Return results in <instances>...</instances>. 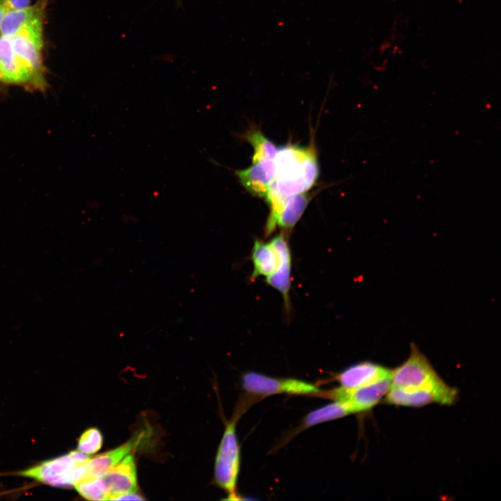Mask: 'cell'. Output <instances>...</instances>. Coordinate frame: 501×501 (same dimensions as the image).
<instances>
[{
    "instance_id": "6da1fadb",
    "label": "cell",
    "mask_w": 501,
    "mask_h": 501,
    "mask_svg": "<svg viewBox=\"0 0 501 501\" xmlns=\"http://www.w3.org/2000/svg\"><path fill=\"white\" fill-rule=\"evenodd\" d=\"M273 161L276 175L269 189L280 196L304 193L316 183L319 166L312 147L283 146L278 149Z\"/></svg>"
},
{
    "instance_id": "7a4b0ae2",
    "label": "cell",
    "mask_w": 501,
    "mask_h": 501,
    "mask_svg": "<svg viewBox=\"0 0 501 501\" xmlns=\"http://www.w3.org/2000/svg\"><path fill=\"white\" fill-rule=\"evenodd\" d=\"M408 358L399 366L392 369L391 386L420 390L433 393L438 404L450 406L458 399L456 388L447 384L415 344H411Z\"/></svg>"
},
{
    "instance_id": "3957f363",
    "label": "cell",
    "mask_w": 501,
    "mask_h": 501,
    "mask_svg": "<svg viewBox=\"0 0 501 501\" xmlns=\"http://www.w3.org/2000/svg\"><path fill=\"white\" fill-rule=\"evenodd\" d=\"M89 459L88 455L78 450H73L18 472L17 475L51 486L69 488L74 485V470Z\"/></svg>"
},
{
    "instance_id": "277c9868",
    "label": "cell",
    "mask_w": 501,
    "mask_h": 501,
    "mask_svg": "<svg viewBox=\"0 0 501 501\" xmlns=\"http://www.w3.org/2000/svg\"><path fill=\"white\" fill-rule=\"evenodd\" d=\"M235 421L227 423L218 447L215 464L214 479L218 486L236 495L235 490L240 470V447L236 434Z\"/></svg>"
},
{
    "instance_id": "5b68a950",
    "label": "cell",
    "mask_w": 501,
    "mask_h": 501,
    "mask_svg": "<svg viewBox=\"0 0 501 501\" xmlns=\"http://www.w3.org/2000/svg\"><path fill=\"white\" fill-rule=\"evenodd\" d=\"M241 385L248 393L267 396L276 394L318 395L321 390L315 385L297 379H280L256 372H248L241 377Z\"/></svg>"
},
{
    "instance_id": "8992f818",
    "label": "cell",
    "mask_w": 501,
    "mask_h": 501,
    "mask_svg": "<svg viewBox=\"0 0 501 501\" xmlns=\"http://www.w3.org/2000/svg\"><path fill=\"white\" fill-rule=\"evenodd\" d=\"M0 62L4 84L17 85L27 90L44 91L45 78L35 74L15 53L10 38L0 35Z\"/></svg>"
},
{
    "instance_id": "52a82bcc",
    "label": "cell",
    "mask_w": 501,
    "mask_h": 501,
    "mask_svg": "<svg viewBox=\"0 0 501 501\" xmlns=\"http://www.w3.org/2000/svg\"><path fill=\"white\" fill-rule=\"evenodd\" d=\"M391 379L352 389L338 387L327 392V397L344 404L351 411L360 413L371 410L385 396L391 386Z\"/></svg>"
},
{
    "instance_id": "ba28073f",
    "label": "cell",
    "mask_w": 501,
    "mask_h": 501,
    "mask_svg": "<svg viewBox=\"0 0 501 501\" xmlns=\"http://www.w3.org/2000/svg\"><path fill=\"white\" fill-rule=\"evenodd\" d=\"M98 477L108 494V500L122 493L137 491L136 468L131 454Z\"/></svg>"
},
{
    "instance_id": "9c48e42d",
    "label": "cell",
    "mask_w": 501,
    "mask_h": 501,
    "mask_svg": "<svg viewBox=\"0 0 501 501\" xmlns=\"http://www.w3.org/2000/svg\"><path fill=\"white\" fill-rule=\"evenodd\" d=\"M392 369L370 361L352 365L338 373L335 379L340 387L357 388L390 379Z\"/></svg>"
},
{
    "instance_id": "30bf717a",
    "label": "cell",
    "mask_w": 501,
    "mask_h": 501,
    "mask_svg": "<svg viewBox=\"0 0 501 501\" xmlns=\"http://www.w3.org/2000/svg\"><path fill=\"white\" fill-rule=\"evenodd\" d=\"M269 242L278 255L279 264L276 271L266 278V281L268 285L282 294L285 307L288 310L291 287L292 257L290 249L283 232L276 235Z\"/></svg>"
},
{
    "instance_id": "8fae6325",
    "label": "cell",
    "mask_w": 501,
    "mask_h": 501,
    "mask_svg": "<svg viewBox=\"0 0 501 501\" xmlns=\"http://www.w3.org/2000/svg\"><path fill=\"white\" fill-rule=\"evenodd\" d=\"M242 186L251 195L264 198L276 175L273 159H267L257 163L248 168L236 172Z\"/></svg>"
},
{
    "instance_id": "7c38bea8",
    "label": "cell",
    "mask_w": 501,
    "mask_h": 501,
    "mask_svg": "<svg viewBox=\"0 0 501 501\" xmlns=\"http://www.w3.org/2000/svg\"><path fill=\"white\" fill-rule=\"evenodd\" d=\"M144 434L139 432L120 446L90 458L84 463L86 479L98 477L120 462L135 449L143 439Z\"/></svg>"
},
{
    "instance_id": "4fadbf2b",
    "label": "cell",
    "mask_w": 501,
    "mask_h": 501,
    "mask_svg": "<svg viewBox=\"0 0 501 501\" xmlns=\"http://www.w3.org/2000/svg\"><path fill=\"white\" fill-rule=\"evenodd\" d=\"M47 4V0H38L33 6L5 13L0 25V35L11 38L21 28L44 19Z\"/></svg>"
},
{
    "instance_id": "5bb4252c",
    "label": "cell",
    "mask_w": 501,
    "mask_h": 501,
    "mask_svg": "<svg viewBox=\"0 0 501 501\" xmlns=\"http://www.w3.org/2000/svg\"><path fill=\"white\" fill-rule=\"evenodd\" d=\"M253 271L251 279L265 278L274 273L279 264L278 255L270 242L256 239L251 251Z\"/></svg>"
},
{
    "instance_id": "9a60e30c",
    "label": "cell",
    "mask_w": 501,
    "mask_h": 501,
    "mask_svg": "<svg viewBox=\"0 0 501 501\" xmlns=\"http://www.w3.org/2000/svg\"><path fill=\"white\" fill-rule=\"evenodd\" d=\"M310 200V196L304 193L289 196L273 223L271 232L277 227L285 230L292 229L301 218Z\"/></svg>"
},
{
    "instance_id": "2e32d148",
    "label": "cell",
    "mask_w": 501,
    "mask_h": 501,
    "mask_svg": "<svg viewBox=\"0 0 501 501\" xmlns=\"http://www.w3.org/2000/svg\"><path fill=\"white\" fill-rule=\"evenodd\" d=\"M385 403L396 406L421 407L436 403L438 398L431 392L390 386L385 396Z\"/></svg>"
},
{
    "instance_id": "e0dca14e",
    "label": "cell",
    "mask_w": 501,
    "mask_h": 501,
    "mask_svg": "<svg viewBox=\"0 0 501 501\" xmlns=\"http://www.w3.org/2000/svg\"><path fill=\"white\" fill-rule=\"evenodd\" d=\"M13 47L22 61L38 76L45 78L42 49L33 42L21 36L10 38Z\"/></svg>"
},
{
    "instance_id": "ac0fdd59",
    "label": "cell",
    "mask_w": 501,
    "mask_h": 501,
    "mask_svg": "<svg viewBox=\"0 0 501 501\" xmlns=\"http://www.w3.org/2000/svg\"><path fill=\"white\" fill-rule=\"evenodd\" d=\"M351 414L342 403L335 401L309 412L303 421V428L307 429L316 424L339 419Z\"/></svg>"
},
{
    "instance_id": "d6986e66",
    "label": "cell",
    "mask_w": 501,
    "mask_h": 501,
    "mask_svg": "<svg viewBox=\"0 0 501 501\" xmlns=\"http://www.w3.org/2000/svg\"><path fill=\"white\" fill-rule=\"evenodd\" d=\"M246 138L253 147V164L267 159H274L278 148L261 132H250L247 135Z\"/></svg>"
},
{
    "instance_id": "ffe728a7",
    "label": "cell",
    "mask_w": 501,
    "mask_h": 501,
    "mask_svg": "<svg viewBox=\"0 0 501 501\" xmlns=\"http://www.w3.org/2000/svg\"><path fill=\"white\" fill-rule=\"evenodd\" d=\"M78 493L88 500H108V494L99 477H92L77 482L74 486Z\"/></svg>"
},
{
    "instance_id": "44dd1931",
    "label": "cell",
    "mask_w": 501,
    "mask_h": 501,
    "mask_svg": "<svg viewBox=\"0 0 501 501\" xmlns=\"http://www.w3.org/2000/svg\"><path fill=\"white\" fill-rule=\"evenodd\" d=\"M102 443L101 431L95 427L89 428L80 436L77 450L87 455L93 454L101 449Z\"/></svg>"
},
{
    "instance_id": "7402d4cb",
    "label": "cell",
    "mask_w": 501,
    "mask_h": 501,
    "mask_svg": "<svg viewBox=\"0 0 501 501\" xmlns=\"http://www.w3.org/2000/svg\"><path fill=\"white\" fill-rule=\"evenodd\" d=\"M31 0H0V6L5 13L24 8L29 6Z\"/></svg>"
},
{
    "instance_id": "603a6c76",
    "label": "cell",
    "mask_w": 501,
    "mask_h": 501,
    "mask_svg": "<svg viewBox=\"0 0 501 501\" xmlns=\"http://www.w3.org/2000/svg\"><path fill=\"white\" fill-rule=\"evenodd\" d=\"M143 498L137 491L127 492L116 495L112 500H143Z\"/></svg>"
},
{
    "instance_id": "cb8c5ba5",
    "label": "cell",
    "mask_w": 501,
    "mask_h": 501,
    "mask_svg": "<svg viewBox=\"0 0 501 501\" xmlns=\"http://www.w3.org/2000/svg\"><path fill=\"white\" fill-rule=\"evenodd\" d=\"M4 81H5L4 75H3L1 64L0 62V82L4 84Z\"/></svg>"
},
{
    "instance_id": "d4e9b609",
    "label": "cell",
    "mask_w": 501,
    "mask_h": 501,
    "mask_svg": "<svg viewBox=\"0 0 501 501\" xmlns=\"http://www.w3.org/2000/svg\"><path fill=\"white\" fill-rule=\"evenodd\" d=\"M4 13H5V12L3 11V9L1 8V7L0 6V25H1V20H2V18H3V16Z\"/></svg>"
}]
</instances>
